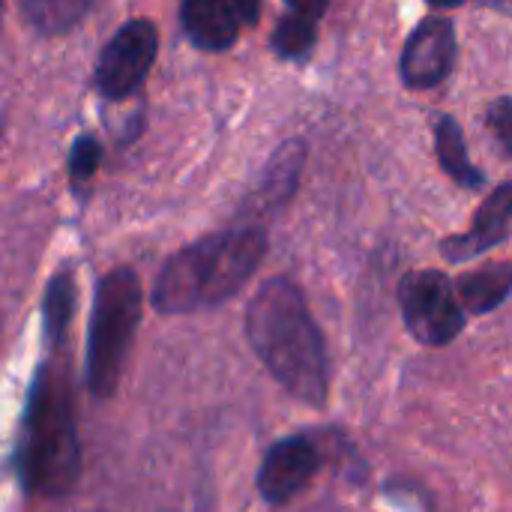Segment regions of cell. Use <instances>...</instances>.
<instances>
[{
  "mask_svg": "<svg viewBox=\"0 0 512 512\" xmlns=\"http://www.w3.org/2000/svg\"><path fill=\"white\" fill-rule=\"evenodd\" d=\"M246 336L267 372L300 402H327V348L303 291L276 276L264 282L246 309Z\"/></svg>",
  "mask_w": 512,
  "mask_h": 512,
  "instance_id": "cell-1",
  "label": "cell"
},
{
  "mask_svg": "<svg viewBox=\"0 0 512 512\" xmlns=\"http://www.w3.org/2000/svg\"><path fill=\"white\" fill-rule=\"evenodd\" d=\"M15 471L33 498H63L78 483L81 444L75 402L69 372L57 360H45L33 375L15 447Z\"/></svg>",
  "mask_w": 512,
  "mask_h": 512,
  "instance_id": "cell-2",
  "label": "cell"
},
{
  "mask_svg": "<svg viewBox=\"0 0 512 512\" xmlns=\"http://www.w3.org/2000/svg\"><path fill=\"white\" fill-rule=\"evenodd\" d=\"M267 255L261 228H228L180 249L165 261L153 285V306L162 315H189L231 300Z\"/></svg>",
  "mask_w": 512,
  "mask_h": 512,
  "instance_id": "cell-3",
  "label": "cell"
},
{
  "mask_svg": "<svg viewBox=\"0 0 512 512\" xmlns=\"http://www.w3.org/2000/svg\"><path fill=\"white\" fill-rule=\"evenodd\" d=\"M138 321H141V282L135 270L117 267L108 276H102L96 285L90 333H87L84 369H87V390L96 399L114 396Z\"/></svg>",
  "mask_w": 512,
  "mask_h": 512,
  "instance_id": "cell-4",
  "label": "cell"
},
{
  "mask_svg": "<svg viewBox=\"0 0 512 512\" xmlns=\"http://www.w3.org/2000/svg\"><path fill=\"white\" fill-rule=\"evenodd\" d=\"M399 303L408 333L429 348L450 345L465 327V312L456 288L438 270L408 273L399 285Z\"/></svg>",
  "mask_w": 512,
  "mask_h": 512,
  "instance_id": "cell-5",
  "label": "cell"
},
{
  "mask_svg": "<svg viewBox=\"0 0 512 512\" xmlns=\"http://www.w3.org/2000/svg\"><path fill=\"white\" fill-rule=\"evenodd\" d=\"M159 30L147 18L126 21L111 42L102 48L96 63V87L108 99H126L141 87L147 72L156 63Z\"/></svg>",
  "mask_w": 512,
  "mask_h": 512,
  "instance_id": "cell-6",
  "label": "cell"
},
{
  "mask_svg": "<svg viewBox=\"0 0 512 512\" xmlns=\"http://www.w3.org/2000/svg\"><path fill=\"white\" fill-rule=\"evenodd\" d=\"M456 60V27L444 15H432L420 21L402 51V81L414 90H426L441 84Z\"/></svg>",
  "mask_w": 512,
  "mask_h": 512,
  "instance_id": "cell-7",
  "label": "cell"
},
{
  "mask_svg": "<svg viewBox=\"0 0 512 512\" xmlns=\"http://www.w3.org/2000/svg\"><path fill=\"white\" fill-rule=\"evenodd\" d=\"M318 468H321V453L315 450L312 441L285 438L267 450L258 474V492L270 504H285L312 483Z\"/></svg>",
  "mask_w": 512,
  "mask_h": 512,
  "instance_id": "cell-8",
  "label": "cell"
},
{
  "mask_svg": "<svg viewBox=\"0 0 512 512\" xmlns=\"http://www.w3.org/2000/svg\"><path fill=\"white\" fill-rule=\"evenodd\" d=\"M510 207H512V186L510 183H501L489 201L480 207L477 219H474V228L468 234H459V237H450L441 243V252L450 258V261H468L474 255H483L489 252L492 246L498 243H507L510 240Z\"/></svg>",
  "mask_w": 512,
  "mask_h": 512,
  "instance_id": "cell-9",
  "label": "cell"
},
{
  "mask_svg": "<svg viewBox=\"0 0 512 512\" xmlns=\"http://www.w3.org/2000/svg\"><path fill=\"white\" fill-rule=\"evenodd\" d=\"M180 24L192 45L204 51H225L240 33V15L231 0H183Z\"/></svg>",
  "mask_w": 512,
  "mask_h": 512,
  "instance_id": "cell-10",
  "label": "cell"
},
{
  "mask_svg": "<svg viewBox=\"0 0 512 512\" xmlns=\"http://www.w3.org/2000/svg\"><path fill=\"white\" fill-rule=\"evenodd\" d=\"M306 147L300 141H288L285 147L276 150V156L270 159V168L264 171V180L255 192L252 210L270 213L279 204H285L294 189H297V177H300V165H303Z\"/></svg>",
  "mask_w": 512,
  "mask_h": 512,
  "instance_id": "cell-11",
  "label": "cell"
},
{
  "mask_svg": "<svg viewBox=\"0 0 512 512\" xmlns=\"http://www.w3.org/2000/svg\"><path fill=\"white\" fill-rule=\"evenodd\" d=\"M512 273L507 261H498V264H489V267H480L474 273H465L456 285V297L459 303L474 312V315H486L492 309H498L507 294H510Z\"/></svg>",
  "mask_w": 512,
  "mask_h": 512,
  "instance_id": "cell-12",
  "label": "cell"
},
{
  "mask_svg": "<svg viewBox=\"0 0 512 512\" xmlns=\"http://www.w3.org/2000/svg\"><path fill=\"white\" fill-rule=\"evenodd\" d=\"M435 147H438V162L444 165V171L456 183H462L468 189H480L483 186V171L471 165L465 135H462L459 123L453 117H441L438 120V126H435Z\"/></svg>",
  "mask_w": 512,
  "mask_h": 512,
  "instance_id": "cell-13",
  "label": "cell"
},
{
  "mask_svg": "<svg viewBox=\"0 0 512 512\" xmlns=\"http://www.w3.org/2000/svg\"><path fill=\"white\" fill-rule=\"evenodd\" d=\"M99 0H18L21 15L39 33H66L81 24Z\"/></svg>",
  "mask_w": 512,
  "mask_h": 512,
  "instance_id": "cell-14",
  "label": "cell"
},
{
  "mask_svg": "<svg viewBox=\"0 0 512 512\" xmlns=\"http://www.w3.org/2000/svg\"><path fill=\"white\" fill-rule=\"evenodd\" d=\"M72 312H75V279H72V273L63 270L48 282V291H45V336H48V345H54V348L63 345Z\"/></svg>",
  "mask_w": 512,
  "mask_h": 512,
  "instance_id": "cell-15",
  "label": "cell"
},
{
  "mask_svg": "<svg viewBox=\"0 0 512 512\" xmlns=\"http://www.w3.org/2000/svg\"><path fill=\"white\" fill-rule=\"evenodd\" d=\"M315 18L291 12L276 24V33L270 39L273 51L285 60H303L315 48Z\"/></svg>",
  "mask_w": 512,
  "mask_h": 512,
  "instance_id": "cell-16",
  "label": "cell"
},
{
  "mask_svg": "<svg viewBox=\"0 0 512 512\" xmlns=\"http://www.w3.org/2000/svg\"><path fill=\"white\" fill-rule=\"evenodd\" d=\"M99 165H102V147H99V141L90 138V135H81L72 144V153H69V174L75 180H90Z\"/></svg>",
  "mask_w": 512,
  "mask_h": 512,
  "instance_id": "cell-17",
  "label": "cell"
},
{
  "mask_svg": "<svg viewBox=\"0 0 512 512\" xmlns=\"http://www.w3.org/2000/svg\"><path fill=\"white\" fill-rule=\"evenodd\" d=\"M489 126L492 132L498 135L504 153L510 156L512 153V105L510 99H498L492 108H489Z\"/></svg>",
  "mask_w": 512,
  "mask_h": 512,
  "instance_id": "cell-18",
  "label": "cell"
},
{
  "mask_svg": "<svg viewBox=\"0 0 512 512\" xmlns=\"http://www.w3.org/2000/svg\"><path fill=\"white\" fill-rule=\"evenodd\" d=\"M285 3L291 6V12H300V15H309V18L318 21L330 0H285Z\"/></svg>",
  "mask_w": 512,
  "mask_h": 512,
  "instance_id": "cell-19",
  "label": "cell"
},
{
  "mask_svg": "<svg viewBox=\"0 0 512 512\" xmlns=\"http://www.w3.org/2000/svg\"><path fill=\"white\" fill-rule=\"evenodd\" d=\"M231 3H234V9H237L240 21H246V24H255V21H258L261 0H231Z\"/></svg>",
  "mask_w": 512,
  "mask_h": 512,
  "instance_id": "cell-20",
  "label": "cell"
},
{
  "mask_svg": "<svg viewBox=\"0 0 512 512\" xmlns=\"http://www.w3.org/2000/svg\"><path fill=\"white\" fill-rule=\"evenodd\" d=\"M432 6H438V9H450V6H459V3H465V0H429Z\"/></svg>",
  "mask_w": 512,
  "mask_h": 512,
  "instance_id": "cell-21",
  "label": "cell"
},
{
  "mask_svg": "<svg viewBox=\"0 0 512 512\" xmlns=\"http://www.w3.org/2000/svg\"><path fill=\"white\" fill-rule=\"evenodd\" d=\"M0 6H3V0H0Z\"/></svg>",
  "mask_w": 512,
  "mask_h": 512,
  "instance_id": "cell-22",
  "label": "cell"
}]
</instances>
